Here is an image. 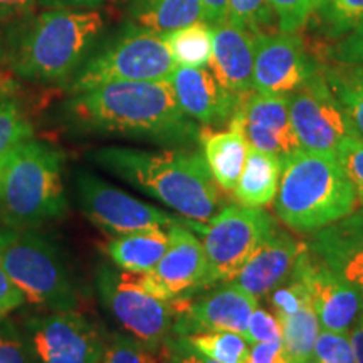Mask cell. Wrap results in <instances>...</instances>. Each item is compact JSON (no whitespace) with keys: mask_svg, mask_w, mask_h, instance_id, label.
Instances as JSON below:
<instances>
[{"mask_svg":"<svg viewBox=\"0 0 363 363\" xmlns=\"http://www.w3.org/2000/svg\"><path fill=\"white\" fill-rule=\"evenodd\" d=\"M103 26L96 11H30L0 24V62L29 81L66 79L84 61Z\"/></svg>","mask_w":363,"mask_h":363,"instance_id":"cell-1","label":"cell"},{"mask_svg":"<svg viewBox=\"0 0 363 363\" xmlns=\"http://www.w3.org/2000/svg\"><path fill=\"white\" fill-rule=\"evenodd\" d=\"M86 128L130 136H147L163 143L190 142L197 135L169 81L110 83L72 94L67 104Z\"/></svg>","mask_w":363,"mask_h":363,"instance_id":"cell-2","label":"cell"},{"mask_svg":"<svg viewBox=\"0 0 363 363\" xmlns=\"http://www.w3.org/2000/svg\"><path fill=\"white\" fill-rule=\"evenodd\" d=\"M103 170L157 199L194 224H207L219 212L222 195L201 153L103 148L94 153Z\"/></svg>","mask_w":363,"mask_h":363,"instance_id":"cell-3","label":"cell"},{"mask_svg":"<svg viewBox=\"0 0 363 363\" xmlns=\"http://www.w3.org/2000/svg\"><path fill=\"white\" fill-rule=\"evenodd\" d=\"M358 197L337 153L298 150L281 160L274 211L286 227L315 233L355 212Z\"/></svg>","mask_w":363,"mask_h":363,"instance_id":"cell-4","label":"cell"},{"mask_svg":"<svg viewBox=\"0 0 363 363\" xmlns=\"http://www.w3.org/2000/svg\"><path fill=\"white\" fill-rule=\"evenodd\" d=\"M66 211L62 155L51 145L26 140L0 158V220L34 229Z\"/></svg>","mask_w":363,"mask_h":363,"instance_id":"cell-5","label":"cell"},{"mask_svg":"<svg viewBox=\"0 0 363 363\" xmlns=\"http://www.w3.org/2000/svg\"><path fill=\"white\" fill-rule=\"evenodd\" d=\"M0 264L27 303L49 311H71L78 305L76 284L61 252L30 229L6 225L0 238Z\"/></svg>","mask_w":363,"mask_h":363,"instance_id":"cell-6","label":"cell"},{"mask_svg":"<svg viewBox=\"0 0 363 363\" xmlns=\"http://www.w3.org/2000/svg\"><path fill=\"white\" fill-rule=\"evenodd\" d=\"M177 67L163 34L128 26L91 56L71 83L72 94L110 83L169 81Z\"/></svg>","mask_w":363,"mask_h":363,"instance_id":"cell-7","label":"cell"},{"mask_svg":"<svg viewBox=\"0 0 363 363\" xmlns=\"http://www.w3.org/2000/svg\"><path fill=\"white\" fill-rule=\"evenodd\" d=\"M98 291L103 305L131 338L153 352L162 347L175 310L172 301L153 291L147 272L101 267Z\"/></svg>","mask_w":363,"mask_h":363,"instance_id":"cell-8","label":"cell"},{"mask_svg":"<svg viewBox=\"0 0 363 363\" xmlns=\"http://www.w3.org/2000/svg\"><path fill=\"white\" fill-rule=\"evenodd\" d=\"M202 233L207 259V286L227 283L238 274L254 249L276 229L274 220L262 208L227 206L207 225L194 224Z\"/></svg>","mask_w":363,"mask_h":363,"instance_id":"cell-9","label":"cell"},{"mask_svg":"<svg viewBox=\"0 0 363 363\" xmlns=\"http://www.w3.org/2000/svg\"><path fill=\"white\" fill-rule=\"evenodd\" d=\"M76 194L84 216L113 238L140 230H167L175 224V217L169 212L140 201L89 172L76 175Z\"/></svg>","mask_w":363,"mask_h":363,"instance_id":"cell-10","label":"cell"},{"mask_svg":"<svg viewBox=\"0 0 363 363\" xmlns=\"http://www.w3.org/2000/svg\"><path fill=\"white\" fill-rule=\"evenodd\" d=\"M289 113L303 150L337 153L345 138L357 136L320 67L289 94Z\"/></svg>","mask_w":363,"mask_h":363,"instance_id":"cell-11","label":"cell"},{"mask_svg":"<svg viewBox=\"0 0 363 363\" xmlns=\"http://www.w3.org/2000/svg\"><path fill=\"white\" fill-rule=\"evenodd\" d=\"M34 363H94L104 337L88 318L71 311H52L27 323Z\"/></svg>","mask_w":363,"mask_h":363,"instance_id":"cell-12","label":"cell"},{"mask_svg":"<svg viewBox=\"0 0 363 363\" xmlns=\"http://www.w3.org/2000/svg\"><path fill=\"white\" fill-rule=\"evenodd\" d=\"M318 71L296 33H257L254 39L252 89L261 94L289 96Z\"/></svg>","mask_w":363,"mask_h":363,"instance_id":"cell-13","label":"cell"},{"mask_svg":"<svg viewBox=\"0 0 363 363\" xmlns=\"http://www.w3.org/2000/svg\"><path fill=\"white\" fill-rule=\"evenodd\" d=\"M293 274L306 286L321 330L350 333L363 310V299L357 289L335 274L308 246L299 254Z\"/></svg>","mask_w":363,"mask_h":363,"instance_id":"cell-14","label":"cell"},{"mask_svg":"<svg viewBox=\"0 0 363 363\" xmlns=\"http://www.w3.org/2000/svg\"><path fill=\"white\" fill-rule=\"evenodd\" d=\"M233 120L240 126L251 148L272 153L279 160L301 150L289 113V96L249 91L240 98Z\"/></svg>","mask_w":363,"mask_h":363,"instance_id":"cell-15","label":"cell"},{"mask_svg":"<svg viewBox=\"0 0 363 363\" xmlns=\"http://www.w3.org/2000/svg\"><path fill=\"white\" fill-rule=\"evenodd\" d=\"M305 249L306 244L276 227L227 283L259 301L291 276L299 254Z\"/></svg>","mask_w":363,"mask_h":363,"instance_id":"cell-16","label":"cell"},{"mask_svg":"<svg viewBox=\"0 0 363 363\" xmlns=\"http://www.w3.org/2000/svg\"><path fill=\"white\" fill-rule=\"evenodd\" d=\"M169 83L185 115L207 126L229 123L242 98L225 89L206 67L177 66Z\"/></svg>","mask_w":363,"mask_h":363,"instance_id":"cell-17","label":"cell"},{"mask_svg":"<svg viewBox=\"0 0 363 363\" xmlns=\"http://www.w3.org/2000/svg\"><path fill=\"white\" fill-rule=\"evenodd\" d=\"M148 274L169 301L197 286H207V259L202 240L189 227L177 222L172 224L167 251Z\"/></svg>","mask_w":363,"mask_h":363,"instance_id":"cell-18","label":"cell"},{"mask_svg":"<svg viewBox=\"0 0 363 363\" xmlns=\"http://www.w3.org/2000/svg\"><path fill=\"white\" fill-rule=\"evenodd\" d=\"M256 306L257 299L225 283L192 305H185L177 328L187 335L197 331H234L244 335Z\"/></svg>","mask_w":363,"mask_h":363,"instance_id":"cell-19","label":"cell"},{"mask_svg":"<svg viewBox=\"0 0 363 363\" xmlns=\"http://www.w3.org/2000/svg\"><path fill=\"white\" fill-rule=\"evenodd\" d=\"M212 56L208 67L225 89L235 94L252 91L256 34L225 21L211 26Z\"/></svg>","mask_w":363,"mask_h":363,"instance_id":"cell-20","label":"cell"},{"mask_svg":"<svg viewBox=\"0 0 363 363\" xmlns=\"http://www.w3.org/2000/svg\"><path fill=\"white\" fill-rule=\"evenodd\" d=\"M308 247L363 299V233L343 219L313 233Z\"/></svg>","mask_w":363,"mask_h":363,"instance_id":"cell-21","label":"cell"},{"mask_svg":"<svg viewBox=\"0 0 363 363\" xmlns=\"http://www.w3.org/2000/svg\"><path fill=\"white\" fill-rule=\"evenodd\" d=\"M201 142L203 158L216 184L225 192H233L249 153V143L240 126L230 120L229 130L202 131Z\"/></svg>","mask_w":363,"mask_h":363,"instance_id":"cell-22","label":"cell"},{"mask_svg":"<svg viewBox=\"0 0 363 363\" xmlns=\"http://www.w3.org/2000/svg\"><path fill=\"white\" fill-rule=\"evenodd\" d=\"M281 179V160L272 153L249 147L247 160L233 190L240 206L262 208L276 199Z\"/></svg>","mask_w":363,"mask_h":363,"instance_id":"cell-23","label":"cell"},{"mask_svg":"<svg viewBox=\"0 0 363 363\" xmlns=\"http://www.w3.org/2000/svg\"><path fill=\"white\" fill-rule=\"evenodd\" d=\"M131 26L167 34L203 21L201 0H130Z\"/></svg>","mask_w":363,"mask_h":363,"instance_id":"cell-24","label":"cell"},{"mask_svg":"<svg viewBox=\"0 0 363 363\" xmlns=\"http://www.w3.org/2000/svg\"><path fill=\"white\" fill-rule=\"evenodd\" d=\"M169 246V229L140 230L116 235L108 244L106 252L118 269L152 272Z\"/></svg>","mask_w":363,"mask_h":363,"instance_id":"cell-25","label":"cell"},{"mask_svg":"<svg viewBox=\"0 0 363 363\" xmlns=\"http://www.w3.org/2000/svg\"><path fill=\"white\" fill-rule=\"evenodd\" d=\"M321 72L355 135L363 140V65L335 61L321 67Z\"/></svg>","mask_w":363,"mask_h":363,"instance_id":"cell-26","label":"cell"},{"mask_svg":"<svg viewBox=\"0 0 363 363\" xmlns=\"http://www.w3.org/2000/svg\"><path fill=\"white\" fill-rule=\"evenodd\" d=\"M281 342L291 363H315V343L321 326L313 303L289 315L278 316Z\"/></svg>","mask_w":363,"mask_h":363,"instance_id":"cell-27","label":"cell"},{"mask_svg":"<svg viewBox=\"0 0 363 363\" xmlns=\"http://www.w3.org/2000/svg\"><path fill=\"white\" fill-rule=\"evenodd\" d=\"M177 66L207 67L212 56V30L207 22H195L187 27L163 34Z\"/></svg>","mask_w":363,"mask_h":363,"instance_id":"cell-28","label":"cell"},{"mask_svg":"<svg viewBox=\"0 0 363 363\" xmlns=\"http://www.w3.org/2000/svg\"><path fill=\"white\" fill-rule=\"evenodd\" d=\"M184 342L219 363H244L249 353L247 340L234 331H197L185 335Z\"/></svg>","mask_w":363,"mask_h":363,"instance_id":"cell-29","label":"cell"},{"mask_svg":"<svg viewBox=\"0 0 363 363\" xmlns=\"http://www.w3.org/2000/svg\"><path fill=\"white\" fill-rule=\"evenodd\" d=\"M316 12L325 34L340 39L363 19V0H325Z\"/></svg>","mask_w":363,"mask_h":363,"instance_id":"cell-30","label":"cell"},{"mask_svg":"<svg viewBox=\"0 0 363 363\" xmlns=\"http://www.w3.org/2000/svg\"><path fill=\"white\" fill-rule=\"evenodd\" d=\"M94 363H160L155 352L150 350L130 335H111L104 338L103 348Z\"/></svg>","mask_w":363,"mask_h":363,"instance_id":"cell-31","label":"cell"},{"mask_svg":"<svg viewBox=\"0 0 363 363\" xmlns=\"http://www.w3.org/2000/svg\"><path fill=\"white\" fill-rule=\"evenodd\" d=\"M33 135V125L22 115L21 108L12 99H0V158Z\"/></svg>","mask_w":363,"mask_h":363,"instance_id":"cell-32","label":"cell"},{"mask_svg":"<svg viewBox=\"0 0 363 363\" xmlns=\"http://www.w3.org/2000/svg\"><path fill=\"white\" fill-rule=\"evenodd\" d=\"M274 11L267 0H229V22L252 34L262 33L274 22Z\"/></svg>","mask_w":363,"mask_h":363,"instance_id":"cell-33","label":"cell"},{"mask_svg":"<svg viewBox=\"0 0 363 363\" xmlns=\"http://www.w3.org/2000/svg\"><path fill=\"white\" fill-rule=\"evenodd\" d=\"M315 363H357L348 333L321 330L315 343Z\"/></svg>","mask_w":363,"mask_h":363,"instance_id":"cell-34","label":"cell"},{"mask_svg":"<svg viewBox=\"0 0 363 363\" xmlns=\"http://www.w3.org/2000/svg\"><path fill=\"white\" fill-rule=\"evenodd\" d=\"M0 363H34L27 335L4 320H0Z\"/></svg>","mask_w":363,"mask_h":363,"instance_id":"cell-35","label":"cell"},{"mask_svg":"<svg viewBox=\"0 0 363 363\" xmlns=\"http://www.w3.org/2000/svg\"><path fill=\"white\" fill-rule=\"evenodd\" d=\"M337 155L355 189L358 202L363 203V140L358 136H348L340 143Z\"/></svg>","mask_w":363,"mask_h":363,"instance_id":"cell-36","label":"cell"},{"mask_svg":"<svg viewBox=\"0 0 363 363\" xmlns=\"http://www.w3.org/2000/svg\"><path fill=\"white\" fill-rule=\"evenodd\" d=\"M278 16V24L283 33H296L305 27L313 12L311 0H267Z\"/></svg>","mask_w":363,"mask_h":363,"instance_id":"cell-37","label":"cell"},{"mask_svg":"<svg viewBox=\"0 0 363 363\" xmlns=\"http://www.w3.org/2000/svg\"><path fill=\"white\" fill-rule=\"evenodd\" d=\"M244 338L247 340L249 345L281 342V325L278 316L256 306V310L249 318Z\"/></svg>","mask_w":363,"mask_h":363,"instance_id":"cell-38","label":"cell"},{"mask_svg":"<svg viewBox=\"0 0 363 363\" xmlns=\"http://www.w3.org/2000/svg\"><path fill=\"white\" fill-rule=\"evenodd\" d=\"M328 56L333 61L363 65V19L330 49Z\"/></svg>","mask_w":363,"mask_h":363,"instance_id":"cell-39","label":"cell"},{"mask_svg":"<svg viewBox=\"0 0 363 363\" xmlns=\"http://www.w3.org/2000/svg\"><path fill=\"white\" fill-rule=\"evenodd\" d=\"M24 303H27L24 293L0 264V320H4L9 313L21 308Z\"/></svg>","mask_w":363,"mask_h":363,"instance_id":"cell-40","label":"cell"},{"mask_svg":"<svg viewBox=\"0 0 363 363\" xmlns=\"http://www.w3.org/2000/svg\"><path fill=\"white\" fill-rule=\"evenodd\" d=\"M244 363H291L286 355L283 342L256 343L249 347L247 358Z\"/></svg>","mask_w":363,"mask_h":363,"instance_id":"cell-41","label":"cell"},{"mask_svg":"<svg viewBox=\"0 0 363 363\" xmlns=\"http://www.w3.org/2000/svg\"><path fill=\"white\" fill-rule=\"evenodd\" d=\"M203 22L208 26L229 21V0H201Z\"/></svg>","mask_w":363,"mask_h":363,"instance_id":"cell-42","label":"cell"},{"mask_svg":"<svg viewBox=\"0 0 363 363\" xmlns=\"http://www.w3.org/2000/svg\"><path fill=\"white\" fill-rule=\"evenodd\" d=\"M35 4L38 0H0V24L30 12Z\"/></svg>","mask_w":363,"mask_h":363,"instance_id":"cell-43","label":"cell"},{"mask_svg":"<svg viewBox=\"0 0 363 363\" xmlns=\"http://www.w3.org/2000/svg\"><path fill=\"white\" fill-rule=\"evenodd\" d=\"M184 345L180 347L179 352H175L170 358V363H219L216 360H211L202 353H199L197 350H194L192 347H189L187 343L182 342Z\"/></svg>","mask_w":363,"mask_h":363,"instance_id":"cell-44","label":"cell"},{"mask_svg":"<svg viewBox=\"0 0 363 363\" xmlns=\"http://www.w3.org/2000/svg\"><path fill=\"white\" fill-rule=\"evenodd\" d=\"M103 0H38L40 7L45 9H91Z\"/></svg>","mask_w":363,"mask_h":363,"instance_id":"cell-45","label":"cell"},{"mask_svg":"<svg viewBox=\"0 0 363 363\" xmlns=\"http://www.w3.org/2000/svg\"><path fill=\"white\" fill-rule=\"evenodd\" d=\"M348 337H350L353 352H355L357 363H363V310L353 323Z\"/></svg>","mask_w":363,"mask_h":363,"instance_id":"cell-46","label":"cell"},{"mask_svg":"<svg viewBox=\"0 0 363 363\" xmlns=\"http://www.w3.org/2000/svg\"><path fill=\"white\" fill-rule=\"evenodd\" d=\"M345 222H347L348 225H352V227H355V229H358V230H362L363 233V208L362 211H358V212H353L352 216H348V217H345L343 219Z\"/></svg>","mask_w":363,"mask_h":363,"instance_id":"cell-47","label":"cell"},{"mask_svg":"<svg viewBox=\"0 0 363 363\" xmlns=\"http://www.w3.org/2000/svg\"><path fill=\"white\" fill-rule=\"evenodd\" d=\"M313 2V11H318V9L321 7V4L325 2V0H311Z\"/></svg>","mask_w":363,"mask_h":363,"instance_id":"cell-48","label":"cell"},{"mask_svg":"<svg viewBox=\"0 0 363 363\" xmlns=\"http://www.w3.org/2000/svg\"><path fill=\"white\" fill-rule=\"evenodd\" d=\"M4 229H6V224H4V222L0 220V238H2V233H4Z\"/></svg>","mask_w":363,"mask_h":363,"instance_id":"cell-49","label":"cell"},{"mask_svg":"<svg viewBox=\"0 0 363 363\" xmlns=\"http://www.w3.org/2000/svg\"><path fill=\"white\" fill-rule=\"evenodd\" d=\"M0 93H2V81H0Z\"/></svg>","mask_w":363,"mask_h":363,"instance_id":"cell-50","label":"cell"}]
</instances>
